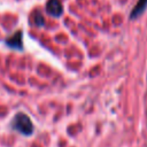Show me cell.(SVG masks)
Returning a JSON list of instances; mask_svg holds the SVG:
<instances>
[{
  "mask_svg": "<svg viewBox=\"0 0 147 147\" xmlns=\"http://www.w3.org/2000/svg\"><path fill=\"white\" fill-rule=\"evenodd\" d=\"M11 127L23 136H31L33 133V124L28 115L24 113H17L11 121Z\"/></svg>",
  "mask_w": 147,
  "mask_h": 147,
  "instance_id": "6da1fadb",
  "label": "cell"
},
{
  "mask_svg": "<svg viewBox=\"0 0 147 147\" xmlns=\"http://www.w3.org/2000/svg\"><path fill=\"white\" fill-rule=\"evenodd\" d=\"M6 45L14 49H23V33L21 30L15 31L14 34L6 38Z\"/></svg>",
  "mask_w": 147,
  "mask_h": 147,
  "instance_id": "7a4b0ae2",
  "label": "cell"
},
{
  "mask_svg": "<svg viewBox=\"0 0 147 147\" xmlns=\"http://www.w3.org/2000/svg\"><path fill=\"white\" fill-rule=\"evenodd\" d=\"M46 10L52 16H60L63 11L60 0H48L46 3Z\"/></svg>",
  "mask_w": 147,
  "mask_h": 147,
  "instance_id": "3957f363",
  "label": "cell"
},
{
  "mask_svg": "<svg viewBox=\"0 0 147 147\" xmlns=\"http://www.w3.org/2000/svg\"><path fill=\"white\" fill-rule=\"evenodd\" d=\"M146 8H147V0H138L137 3L134 5V7L131 10L130 18L136 20V18L140 17L144 14V11L146 10Z\"/></svg>",
  "mask_w": 147,
  "mask_h": 147,
  "instance_id": "277c9868",
  "label": "cell"
},
{
  "mask_svg": "<svg viewBox=\"0 0 147 147\" xmlns=\"http://www.w3.org/2000/svg\"><path fill=\"white\" fill-rule=\"evenodd\" d=\"M34 24L37 26H42L44 25V17L40 13H36L34 14Z\"/></svg>",
  "mask_w": 147,
  "mask_h": 147,
  "instance_id": "5b68a950",
  "label": "cell"
}]
</instances>
